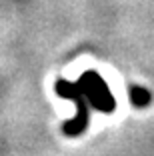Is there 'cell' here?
Segmentation results:
<instances>
[{
	"label": "cell",
	"instance_id": "1",
	"mask_svg": "<svg viewBox=\"0 0 154 156\" xmlns=\"http://www.w3.org/2000/svg\"><path fill=\"white\" fill-rule=\"evenodd\" d=\"M56 92L60 96L68 98V100H74L78 106V116L74 120H70V122L62 124V132L68 134V136H80L86 130V124H88V106H86V100H84L86 96H84L80 84H68L64 80H58Z\"/></svg>",
	"mask_w": 154,
	"mask_h": 156
},
{
	"label": "cell",
	"instance_id": "2",
	"mask_svg": "<svg viewBox=\"0 0 154 156\" xmlns=\"http://www.w3.org/2000/svg\"><path fill=\"white\" fill-rule=\"evenodd\" d=\"M80 88H82V92H84V96L92 102L94 108H98V110H102V112H112L114 110L116 102H114L112 94L108 92L106 84L102 82L96 74H86V76L80 80Z\"/></svg>",
	"mask_w": 154,
	"mask_h": 156
},
{
	"label": "cell",
	"instance_id": "3",
	"mask_svg": "<svg viewBox=\"0 0 154 156\" xmlns=\"http://www.w3.org/2000/svg\"><path fill=\"white\" fill-rule=\"evenodd\" d=\"M130 98H132V104L134 106H146L150 102V94L144 88H138V86L130 88Z\"/></svg>",
	"mask_w": 154,
	"mask_h": 156
}]
</instances>
